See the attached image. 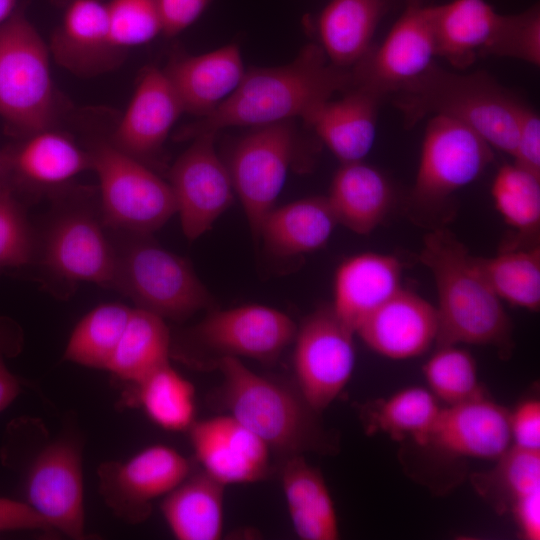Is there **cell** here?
I'll return each instance as SVG.
<instances>
[{"instance_id":"6da1fadb","label":"cell","mask_w":540,"mask_h":540,"mask_svg":"<svg viewBox=\"0 0 540 540\" xmlns=\"http://www.w3.org/2000/svg\"><path fill=\"white\" fill-rule=\"evenodd\" d=\"M352 86L351 69L333 65L319 44H308L283 66L245 71L235 90L209 114L183 127L179 140L228 127H259L300 117Z\"/></svg>"},{"instance_id":"7a4b0ae2","label":"cell","mask_w":540,"mask_h":540,"mask_svg":"<svg viewBox=\"0 0 540 540\" xmlns=\"http://www.w3.org/2000/svg\"><path fill=\"white\" fill-rule=\"evenodd\" d=\"M421 262L433 275L438 297L435 345H484L502 357L512 351V323L475 256L445 229L423 239Z\"/></svg>"},{"instance_id":"3957f363","label":"cell","mask_w":540,"mask_h":540,"mask_svg":"<svg viewBox=\"0 0 540 540\" xmlns=\"http://www.w3.org/2000/svg\"><path fill=\"white\" fill-rule=\"evenodd\" d=\"M388 97L407 128L428 116H445L472 128L493 149L514 152L523 102L483 71L463 74L434 62Z\"/></svg>"},{"instance_id":"277c9868","label":"cell","mask_w":540,"mask_h":540,"mask_svg":"<svg viewBox=\"0 0 540 540\" xmlns=\"http://www.w3.org/2000/svg\"><path fill=\"white\" fill-rule=\"evenodd\" d=\"M218 368L223 376L220 394L224 408L270 450L286 457L332 448L320 414L295 383L258 374L237 357H221Z\"/></svg>"},{"instance_id":"5b68a950","label":"cell","mask_w":540,"mask_h":540,"mask_svg":"<svg viewBox=\"0 0 540 540\" xmlns=\"http://www.w3.org/2000/svg\"><path fill=\"white\" fill-rule=\"evenodd\" d=\"M26 4L0 24V117L16 138L55 127L59 112L49 46Z\"/></svg>"},{"instance_id":"8992f818","label":"cell","mask_w":540,"mask_h":540,"mask_svg":"<svg viewBox=\"0 0 540 540\" xmlns=\"http://www.w3.org/2000/svg\"><path fill=\"white\" fill-rule=\"evenodd\" d=\"M127 235V242L115 248L113 288L163 319L185 320L212 306V295L186 258L163 248L151 234Z\"/></svg>"},{"instance_id":"52a82bcc","label":"cell","mask_w":540,"mask_h":540,"mask_svg":"<svg viewBox=\"0 0 540 540\" xmlns=\"http://www.w3.org/2000/svg\"><path fill=\"white\" fill-rule=\"evenodd\" d=\"M86 150L99 182L104 225L126 234H151L176 214L169 183L118 149L109 135L93 138Z\"/></svg>"},{"instance_id":"ba28073f","label":"cell","mask_w":540,"mask_h":540,"mask_svg":"<svg viewBox=\"0 0 540 540\" xmlns=\"http://www.w3.org/2000/svg\"><path fill=\"white\" fill-rule=\"evenodd\" d=\"M493 148L472 128L431 116L422 139L411 201L420 209L441 206L474 182L494 159Z\"/></svg>"},{"instance_id":"9c48e42d","label":"cell","mask_w":540,"mask_h":540,"mask_svg":"<svg viewBox=\"0 0 540 540\" xmlns=\"http://www.w3.org/2000/svg\"><path fill=\"white\" fill-rule=\"evenodd\" d=\"M354 335L331 305L316 309L297 326L293 340L294 383L319 414L351 379L356 358Z\"/></svg>"},{"instance_id":"30bf717a","label":"cell","mask_w":540,"mask_h":540,"mask_svg":"<svg viewBox=\"0 0 540 540\" xmlns=\"http://www.w3.org/2000/svg\"><path fill=\"white\" fill-rule=\"evenodd\" d=\"M296 139L290 120L254 127L233 149L227 166L255 239L285 184Z\"/></svg>"},{"instance_id":"8fae6325","label":"cell","mask_w":540,"mask_h":540,"mask_svg":"<svg viewBox=\"0 0 540 540\" xmlns=\"http://www.w3.org/2000/svg\"><path fill=\"white\" fill-rule=\"evenodd\" d=\"M193 467L176 449L155 444L125 461H107L97 469L99 492L124 522L138 524L152 512L153 501L180 484Z\"/></svg>"},{"instance_id":"7c38bea8","label":"cell","mask_w":540,"mask_h":540,"mask_svg":"<svg viewBox=\"0 0 540 540\" xmlns=\"http://www.w3.org/2000/svg\"><path fill=\"white\" fill-rule=\"evenodd\" d=\"M25 501L49 525L72 539H84L85 508L81 448L59 438L41 448L24 473Z\"/></svg>"},{"instance_id":"4fadbf2b","label":"cell","mask_w":540,"mask_h":540,"mask_svg":"<svg viewBox=\"0 0 540 540\" xmlns=\"http://www.w3.org/2000/svg\"><path fill=\"white\" fill-rule=\"evenodd\" d=\"M102 225L83 206L63 210L37 242L36 259L49 274L64 281L113 287L116 252Z\"/></svg>"},{"instance_id":"5bb4252c","label":"cell","mask_w":540,"mask_h":540,"mask_svg":"<svg viewBox=\"0 0 540 540\" xmlns=\"http://www.w3.org/2000/svg\"><path fill=\"white\" fill-rule=\"evenodd\" d=\"M214 139L212 133L191 139L169 174L176 214L185 237L191 241L209 231L236 196L230 171L218 156Z\"/></svg>"},{"instance_id":"9a60e30c","label":"cell","mask_w":540,"mask_h":540,"mask_svg":"<svg viewBox=\"0 0 540 540\" xmlns=\"http://www.w3.org/2000/svg\"><path fill=\"white\" fill-rule=\"evenodd\" d=\"M436 57L431 5L406 4L385 39L351 68L352 86L366 88L383 99L421 75ZM351 86V87H352Z\"/></svg>"},{"instance_id":"2e32d148","label":"cell","mask_w":540,"mask_h":540,"mask_svg":"<svg viewBox=\"0 0 540 540\" xmlns=\"http://www.w3.org/2000/svg\"><path fill=\"white\" fill-rule=\"evenodd\" d=\"M295 322L284 312L259 304L210 312L192 330L193 338L223 356L274 363L293 342Z\"/></svg>"},{"instance_id":"e0dca14e","label":"cell","mask_w":540,"mask_h":540,"mask_svg":"<svg viewBox=\"0 0 540 540\" xmlns=\"http://www.w3.org/2000/svg\"><path fill=\"white\" fill-rule=\"evenodd\" d=\"M4 183L22 194L60 190L90 169L86 148L55 127L21 138L1 150Z\"/></svg>"},{"instance_id":"ac0fdd59","label":"cell","mask_w":540,"mask_h":540,"mask_svg":"<svg viewBox=\"0 0 540 540\" xmlns=\"http://www.w3.org/2000/svg\"><path fill=\"white\" fill-rule=\"evenodd\" d=\"M190 444L202 470L224 485L254 483L270 472V448L230 414L195 420Z\"/></svg>"},{"instance_id":"d6986e66","label":"cell","mask_w":540,"mask_h":540,"mask_svg":"<svg viewBox=\"0 0 540 540\" xmlns=\"http://www.w3.org/2000/svg\"><path fill=\"white\" fill-rule=\"evenodd\" d=\"M183 112L164 70L146 67L109 138L118 149L148 165Z\"/></svg>"},{"instance_id":"ffe728a7","label":"cell","mask_w":540,"mask_h":540,"mask_svg":"<svg viewBox=\"0 0 540 540\" xmlns=\"http://www.w3.org/2000/svg\"><path fill=\"white\" fill-rule=\"evenodd\" d=\"M437 331L436 307L401 288L374 310L355 334L375 353L392 360H407L435 344Z\"/></svg>"},{"instance_id":"44dd1931","label":"cell","mask_w":540,"mask_h":540,"mask_svg":"<svg viewBox=\"0 0 540 540\" xmlns=\"http://www.w3.org/2000/svg\"><path fill=\"white\" fill-rule=\"evenodd\" d=\"M511 445L509 409L488 396L441 407L427 444L456 456L493 461Z\"/></svg>"},{"instance_id":"7402d4cb","label":"cell","mask_w":540,"mask_h":540,"mask_svg":"<svg viewBox=\"0 0 540 540\" xmlns=\"http://www.w3.org/2000/svg\"><path fill=\"white\" fill-rule=\"evenodd\" d=\"M49 50L56 63L78 76H95L124 56L113 46L106 0H70Z\"/></svg>"},{"instance_id":"603a6c76","label":"cell","mask_w":540,"mask_h":540,"mask_svg":"<svg viewBox=\"0 0 540 540\" xmlns=\"http://www.w3.org/2000/svg\"><path fill=\"white\" fill-rule=\"evenodd\" d=\"M402 265L389 254L365 252L344 260L333 284L337 317L354 333L379 306L401 289Z\"/></svg>"},{"instance_id":"cb8c5ba5","label":"cell","mask_w":540,"mask_h":540,"mask_svg":"<svg viewBox=\"0 0 540 540\" xmlns=\"http://www.w3.org/2000/svg\"><path fill=\"white\" fill-rule=\"evenodd\" d=\"M163 70L184 112L199 118L224 101L245 73L239 47L235 44L200 55H177Z\"/></svg>"},{"instance_id":"d4e9b609","label":"cell","mask_w":540,"mask_h":540,"mask_svg":"<svg viewBox=\"0 0 540 540\" xmlns=\"http://www.w3.org/2000/svg\"><path fill=\"white\" fill-rule=\"evenodd\" d=\"M382 100L366 88L352 86L342 98L318 105L304 121L341 163L363 161L375 143Z\"/></svg>"},{"instance_id":"484cf974","label":"cell","mask_w":540,"mask_h":540,"mask_svg":"<svg viewBox=\"0 0 540 540\" xmlns=\"http://www.w3.org/2000/svg\"><path fill=\"white\" fill-rule=\"evenodd\" d=\"M504 14L485 0H452L431 5L436 56L463 70L486 50L498 33Z\"/></svg>"},{"instance_id":"4316f807","label":"cell","mask_w":540,"mask_h":540,"mask_svg":"<svg viewBox=\"0 0 540 540\" xmlns=\"http://www.w3.org/2000/svg\"><path fill=\"white\" fill-rule=\"evenodd\" d=\"M393 0H328L316 19L319 46L335 66L351 69L372 47Z\"/></svg>"},{"instance_id":"83f0119b","label":"cell","mask_w":540,"mask_h":540,"mask_svg":"<svg viewBox=\"0 0 540 540\" xmlns=\"http://www.w3.org/2000/svg\"><path fill=\"white\" fill-rule=\"evenodd\" d=\"M338 224L367 235L387 216L393 189L387 177L363 161L341 163L326 196Z\"/></svg>"},{"instance_id":"f1b7e54d","label":"cell","mask_w":540,"mask_h":540,"mask_svg":"<svg viewBox=\"0 0 540 540\" xmlns=\"http://www.w3.org/2000/svg\"><path fill=\"white\" fill-rule=\"evenodd\" d=\"M282 489L293 529L302 540L340 538L333 499L322 472L303 454L286 456L281 468Z\"/></svg>"},{"instance_id":"f546056e","label":"cell","mask_w":540,"mask_h":540,"mask_svg":"<svg viewBox=\"0 0 540 540\" xmlns=\"http://www.w3.org/2000/svg\"><path fill=\"white\" fill-rule=\"evenodd\" d=\"M222 484L204 470L192 471L164 496L163 518L178 540H218L224 523Z\"/></svg>"},{"instance_id":"4dcf8cb0","label":"cell","mask_w":540,"mask_h":540,"mask_svg":"<svg viewBox=\"0 0 540 540\" xmlns=\"http://www.w3.org/2000/svg\"><path fill=\"white\" fill-rule=\"evenodd\" d=\"M336 225L326 196L307 197L274 207L264 218L258 239L271 254L292 257L322 248Z\"/></svg>"},{"instance_id":"1f68e13d","label":"cell","mask_w":540,"mask_h":540,"mask_svg":"<svg viewBox=\"0 0 540 540\" xmlns=\"http://www.w3.org/2000/svg\"><path fill=\"white\" fill-rule=\"evenodd\" d=\"M170 333L165 319L140 308H132L106 371L135 384L169 362Z\"/></svg>"},{"instance_id":"d6a6232c","label":"cell","mask_w":540,"mask_h":540,"mask_svg":"<svg viewBox=\"0 0 540 540\" xmlns=\"http://www.w3.org/2000/svg\"><path fill=\"white\" fill-rule=\"evenodd\" d=\"M129 400L169 432H187L196 420L195 388L169 362L132 384Z\"/></svg>"},{"instance_id":"836d02e7","label":"cell","mask_w":540,"mask_h":540,"mask_svg":"<svg viewBox=\"0 0 540 540\" xmlns=\"http://www.w3.org/2000/svg\"><path fill=\"white\" fill-rule=\"evenodd\" d=\"M441 409L439 401L420 386L406 387L363 408L368 432L380 431L391 438H412L427 446L430 431Z\"/></svg>"},{"instance_id":"e575fe53","label":"cell","mask_w":540,"mask_h":540,"mask_svg":"<svg viewBox=\"0 0 540 540\" xmlns=\"http://www.w3.org/2000/svg\"><path fill=\"white\" fill-rule=\"evenodd\" d=\"M132 308L104 303L90 310L74 327L63 358L77 365L106 370Z\"/></svg>"},{"instance_id":"d590c367","label":"cell","mask_w":540,"mask_h":540,"mask_svg":"<svg viewBox=\"0 0 540 540\" xmlns=\"http://www.w3.org/2000/svg\"><path fill=\"white\" fill-rule=\"evenodd\" d=\"M495 294L503 302L529 311L540 309V247L510 249L494 257H475Z\"/></svg>"},{"instance_id":"8d00e7d4","label":"cell","mask_w":540,"mask_h":540,"mask_svg":"<svg viewBox=\"0 0 540 540\" xmlns=\"http://www.w3.org/2000/svg\"><path fill=\"white\" fill-rule=\"evenodd\" d=\"M487 473L476 474L473 484L496 510L510 509L519 497L540 489V451L511 445Z\"/></svg>"},{"instance_id":"74e56055","label":"cell","mask_w":540,"mask_h":540,"mask_svg":"<svg viewBox=\"0 0 540 540\" xmlns=\"http://www.w3.org/2000/svg\"><path fill=\"white\" fill-rule=\"evenodd\" d=\"M422 371L427 389L446 406L487 396L474 357L458 345L436 347Z\"/></svg>"},{"instance_id":"f35d334b","label":"cell","mask_w":540,"mask_h":540,"mask_svg":"<svg viewBox=\"0 0 540 540\" xmlns=\"http://www.w3.org/2000/svg\"><path fill=\"white\" fill-rule=\"evenodd\" d=\"M491 196L503 220L523 233L540 225V177L514 163L502 165L492 182Z\"/></svg>"},{"instance_id":"ab89813d","label":"cell","mask_w":540,"mask_h":540,"mask_svg":"<svg viewBox=\"0 0 540 540\" xmlns=\"http://www.w3.org/2000/svg\"><path fill=\"white\" fill-rule=\"evenodd\" d=\"M106 3L111 41L121 55L162 34L158 0H106Z\"/></svg>"},{"instance_id":"60d3db41","label":"cell","mask_w":540,"mask_h":540,"mask_svg":"<svg viewBox=\"0 0 540 540\" xmlns=\"http://www.w3.org/2000/svg\"><path fill=\"white\" fill-rule=\"evenodd\" d=\"M37 240L21 199L0 187V269L19 268L36 259Z\"/></svg>"},{"instance_id":"b9f144b4","label":"cell","mask_w":540,"mask_h":540,"mask_svg":"<svg viewBox=\"0 0 540 540\" xmlns=\"http://www.w3.org/2000/svg\"><path fill=\"white\" fill-rule=\"evenodd\" d=\"M485 56L512 58L539 67V4L535 3L519 13L506 14Z\"/></svg>"},{"instance_id":"7bdbcfd3","label":"cell","mask_w":540,"mask_h":540,"mask_svg":"<svg viewBox=\"0 0 540 540\" xmlns=\"http://www.w3.org/2000/svg\"><path fill=\"white\" fill-rule=\"evenodd\" d=\"M517 126L513 163L540 177V117L533 108L522 103Z\"/></svg>"},{"instance_id":"ee69618b","label":"cell","mask_w":540,"mask_h":540,"mask_svg":"<svg viewBox=\"0 0 540 540\" xmlns=\"http://www.w3.org/2000/svg\"><path fill=\"white\" fill-rule=\"evenodd\" d=\"M512 445L540 451V401L528 398L509 410Z\"/></svg>"},{"instance_id":"f6af8a7d","label":"cell","mask_w":540,"mask_h":540,"mask_svg":"<svg viewBox=\"0 0 540 540\" xmlns=\"http://www.w3.org/2000/svg\"><path fill=\"white\" fill-rule=\"evenodd\" d=\"M213 0H158L163 31L174 37L191 26Z\"/></svg>"},{"instance_id":"bcb514c9","label":"cell","mask_w":540,"mask_h":540,"mask_svg":"<svg viewBox=\"0 0 540 540\" xmlns=\"http://www.w3.org/2000/svg\"><path fill=\"white\" fill-rule=\"evenodd\" d=\"M51 528L26 502L0 497V532Z\"/></svg>"},{"instance_id":"7dc6e473","label":"cell","mask_w":540,"mask_h":540,"mask_svg":"<svg viewBox=\"0 0 540 540\" xmlns=\"http://www.w3.org/2000/svg\"><path fill=\"white\" fill-rule=\"evenodd\" d=\"M510 510L520 535L527 540L540 539V489L516 499Z\"/></svg>"},{"instance_id":"c3c4849f","label":"cell","mask_w":540,"mask_h":540,"mask_svg":"<svg viewBox=\"0 0 540 540\" xmlns=\"http://www.w3.org/2000/svg\"><path fill=\"white\" fill-rule=\"evenodd\" d=\"M2 350L5 349L0 346V412L5 410L21 392L19 380L5 365Z\"/></svg>"},{"instance_id":"681fc988","label":"cell","mask_w":540,"mask_h":540,"mask_svg":"<svg viewBox=\"0 0 540 540\" xmlns=\"http://www.w3.org/2000/svg\"><path fill=\"white\" fill-rule=\"evenodd\" d=\"M25 0H0V24L7 20Z\"/></svg>"},{"instance_id":"f907efd6","label":"cell","mask_w":540,"mask_h":540,"mask_svg":"<svg viewBox=\"0 0 540 540\" xmlns=\"http://www.w3.org/2000/svg\"><path fill=\"white\" fill-rule=\"evenodd\" d=\"M3 185H5V183H4L2 153L0 150V187H2Z\"/></svg>"},{"instance_id":"816d5d0a","label":"cell","mask_w":540,"mask_h":540,"mask_svg":"<svg viewBox=\"0 0 540 540\" xmlns=\"http://www.w3.org/2000/svg\"><path fill=\"white\" fill-rule=\"evenodd\" d=\"M54 4L64 7L70 0H51Z\"/></svg>"},{"instance_id":"f5cc1de1","label":"cell","mask_w":540,"mask_h":540,"mask_svg":"<svg viewBox=\"0 0 540 540\" xmlns=\"http://www.w3.org/2000/svg\"><path fill=\"white\" fill-rule=\"evenodd\" d=\"M406 4H412V3H416V2H419V0H405Z\"/></svg>"}]
</instances>
